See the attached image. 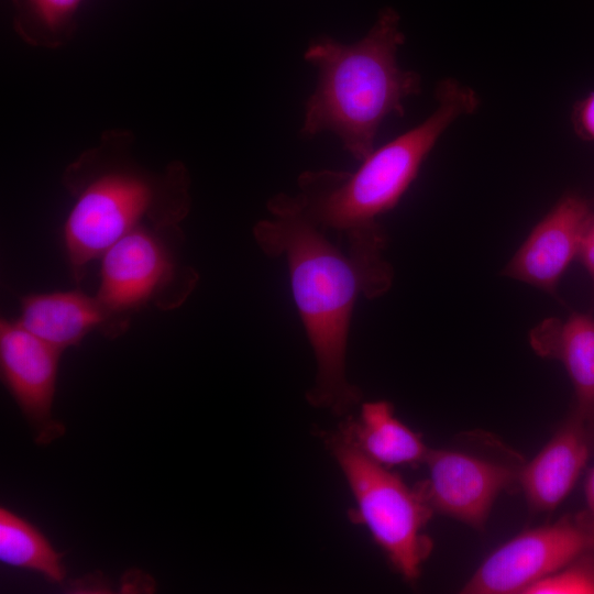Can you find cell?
Listing matches in <instances>:
<instances>
[{
	"label": "cell",
	"instance_id": "1",
	"mask_svg": "<svg viewBox=\"0 0 594 594\" xmlns=\"http://www.w3.org/2000/svg\"><path fill=\"white\" fill-rule=\"evenodd\" d=\"M435 98L428 118L375 148L355 172L306 170L297 180L298 204L320 229L344 241L370 299L387 293L394 279L383 257L386 235L377 218L399 202L446 130L481 103L477 92L455 78L439 81Z\"/></svg>",
	"mask_w": 594,
	"mask_h": 594
},
{
	"label": "cell",
	"instance_id": "2",
	"mask_svg": "<svg viewBox=\"0 0 594 594\" xmlns=\"http://www.w3.org/2000/svg\"><path fill=\"white\" fill-rule=\"evenodd\" d=\"M267 210L271 217L254 224L253 238L265 255L286 261L293 299L317 365L307 399L342 415L361 399L359 387L346 378L345 359L353 308L364 292L362 277L295 195H274Z\"/></svg>",
	"mask_w": 594,
	"mask_h": 594
},
{
	"label": "cell",
	"instance_id": "3",
	"mask_svg": "<svg viewBox=\"0 0 594 594\" xmlns=\"http://www.w3.org/2000/svg\"><path fill=\"white\" fill-rule=\"evenodd\" d=\"M132 141L128 132L108 131L64 172L73 204L63 238L76 282L129 232L144 224H180L190 211L186 166L173 162L161 172L150 170L131 155Z\"/></svg>",
	"mask_w": 594,
	"mask_h": 594
},
{
	"label": "cell",
	"instance_id": "4",
	"mask_svg": "<svg viewBox=\"0 0 594 594\" xmlns=\"http://www.w3.org/2000/svg\"><path fill=\"white\" fill-rule=\"evenodd\" d=\"M404 43L400 15L392 7L354 43L312 40L304 58L318 69V81L306 100L300 134L331 132L353 158L365 160L375 150L382 122L403 117L404 101L421 91L420 75L398 65Z\"/></svg>",
	"mask_w": 594,
	"mask_h": 594
},
{
	"label": "cell",
	"instance_id": "5",
	"mask_svg": "<svg viewBox=\"0 0 594 594\" xmlns=\"http://www.w3.org/2000/svg\"><path fill=\"white\" fill-rule=\"evenodd\" d=\"M184 242L180 224H144L103 253L95 296L108 318L106 338L124 333L135 312L174 310L189 298L199 273L185 260Z\"/></svg>",
	"mask_w": 594,
	"mask_h": 594
},
{
	"label": "cell",
	"instance_id": "6",
	"mask_svg": "<svg viewBox=\"0 0 594 594\" xmlns=\"http://www.w3.org/2000/svg\"><path fill=\"white\" fill-rule=\"evenodd\" d=\"M327 440L355 501L351 519L369 529L405 581H417L433 547L424 532L433 510L421 488L366 458L339 432Z\"/></svg>",
	"mask_w": 594,
	"mask_h": 594
},
{
	"label": "cell",
	"instance_id": "7",
	"mask_svg": "<svg viewBox=\"0 0 594 594\" xmlns=\"http://www.w3.org/2000/svg\"><path fill=\"white\" fill-rule=\"evenodd\" d=\"M593 548L594 528L582 514L564 516L501 544L481 563L461 593L524 594Z\"/></svg>",
	"mask_w": 594,
	"mask_h": 594
},
{
	"label": "cell",
	"instance_id": "8",
	"mask_svg": "<svg viewBox=\"0 0 594 594\" xmlns=\"http://www.w3.org/2000/svg\"><path fill=\"white\" fill-rule=\"evenodd\" d=\"M524 463L510 450L499 458L462 448L430 449L428 477L418 485L433 513L483 530L497 496L518 484Z\"/></svg>",
	"mask_w": 594,
	"mask_h": 594
},
{
	"label": "cell",
	"instance_id": "9",
	"mask_svg": "<svg viewBox=\"0 0 594 594\" xmlns=\"http://www.w3.org/2000/svg\"><path fill=\"white\" fill-rule=\"evenodd\" d=\"M62 352L16 320L1 318V378L40 444L48 443L65 432V427L52 417Z\"/></svg>",
	"mask_w": 594,
	"mask_h": 594
},
{
	"label": "cell",
	"instance_id": "10",
	"mask_svg": "<svg viewBox=\"0 0 594 594\" xmlns=\"http://www.w3.org/2000/svg\"><path fill=\"white\" fill-rule=\"evenodd\" d=\"M591 215L584 198L574 194L561 198L532 229L503 274L553 293L570 263L579 255Z\"/></svg>",
	"mask_w": 594,
	"mask_h": 594
},
{
	"label": "cell",
	"instance_id": "11",
	"mask_svg": "<svg viewBox=\"0 0 594 594\" xmlns=\"http://www.w3.org/2000/svg\"><path fill=\"white\" fill-rule=\"evenodd\" d=\"M594 455V420L572 410L544 447L525 462L518 477L529 509L554 510L570 494Z\"/></svg>",
	"mask_w": 594,
	"mask_h": 594
},
{
	"label": "cell",
	"instance_id": "12",
	"mask_svg": "<svg viewBox=\"0 0 594 594\" xmlns=\"http://www.w3.org/2000/svg\"><path fill=\"white\" fill-rule=\"evenodd\" d=\"M15 320L61 351L78 345L92 331L105 337L108 331V318L99 300L81 290L22 296Z\"/></svg>",
	"mask_w": 594,
	"mask_h": 594
},
{
	"label": "cell",
	"instance_id": "13",
	"mask_svg": "<svg viewBox=\"0 0 594 594\" xmlns=\"http://www.w3.org/2000/svg\"><path fill=\"white\" fill-rule=\"evenodd\" d=\"M529 343L539 356L563 364L574 388L573 411L594 420V319L584 314L548 318L530 331Z\"/></svg>",
	"mask_w": 594,
	"mask_h": 594
},
{
	"label": "cell",
	"instance_id": "14",
	"mask_svg": "<svg viewBox=\"0 0 594 594\" xmlns=\"http://www.w3.org/2000/svg\"><path fill=\"white\" fill-rule=\"evenodd\" d=\"M338 432L366 458L387 469L425 463L430 450L420 433L395 416L387 400L364 403L359 417L349 418Z\"/></svg>",
	"mask_w": 594,
	"mask_h": 594
},
{
	"label": "cell",
	"instance_id": "15",
	"mask_svg": "<svg viewBox=\"0 0 594 594\" xmlns=\"http://www.w3.org/2000/svg\"><path fill=\"white\" fill-rule=\"evenodd\" d=\"M58 552L47 537L26 518L6 506L0 508V561L13 568L36 572L53 583L66 575Z\"/></svg>",
	"mask_w": 594,
	"mask_h": 594
},
{
	"label": "cell",
	"instance_id": "16",
	"mask_svg": "<svg viewBox=\"0 0 594 594\" xmlns=\"http://www.w3.org/2000/svg\"><path fill=\"white\" fill-rule=\"evenodd\" d=\"M84 0H13V26L33 46L57 48L76 30V15Z\"/></svg>",
	"mask_w": 594,
	"mask_h": 594
},
{
	"label": "cell",
	"instance_id": "17",
	"mask_svg": "<svg viewBox=\"0 0 594 594\" xmlns=\"http://www.w3.org/2000/svg\"><path fill=\"white\" fill-rule=\"evenodd\" d=\"M524 594H594V548L532 584Z\"/></svg>",
	"mask_w": 594,
	"mask_h": 594
},
{
	"label": "cell",
	"instance_id": "18",
	"mask_svg": "<svg viewBox=\"0 0 594 594\" xmlns=\"http://www.w3.org/2000/svg\"><path fill=\"white\" fill-rule=\"evenodd\" d=\"M572 124L579 138L594 141V92L575 103Z\"/></svg>",
	"mask_w": 594,
	"mask_h": 594
},
{
	"label": "cell",
	"instance_id": "19",
	"mask_svg": "<svg viewBox=\"0 0 594 594\" xmlns=\"http://www.w3.org/2000/svg\"><path fill=\"white\" fill-rule=\"evenodd\" d=\"M579 256L581 257L588 273L594 278V213L591 215L586 223Z\"/></svg>",
	"mask_w": 594,
	"mask_h": 594
},
{
	"label": "cell",
	"instance_id": "20",
	"mask_svg": "<svg viewBox=\"0 0 594 594\" xmlns=\"http://www.w3.org/2000/svg\"><path fill=\"white\" fill-rule=\"evenodd\" d=\"M585 509L581 512L585 520L594 528V466L587 472L584 482Z\"/></svg>",
	"mask_w": 594,
	"mask_h": 594
}]
</instances>
